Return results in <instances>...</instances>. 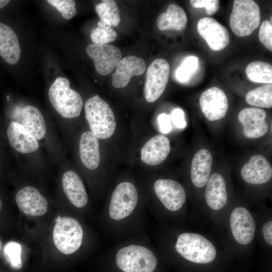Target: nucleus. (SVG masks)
<instances>
[{
	"label": "nucleus",
	"instance_id": "obj_1",
	"mask_svg": "<svg viewBox=\"0 0 272 272\" xmlns=\"http://www.w3.org/2000/svg\"><path fill=\"white\" fill-rule=\"evenodd\" d=\"M48 97L52 107L62 118L72 119L80 115L83 99L78 92L70 88L67 78L56 79L49 88Z\"/></svg>",
	"mask_w": 272,
	"mask_h": 272
},
{
	"label": "nucleus",
	"instance_id": "obj_2",
	"mask_svg": "<svg viewBox=\"0 0 272 272\" xmlns=\"http://www.w3.org/2000/svg\"><path fill=\"white\" fill-rule=\"evenodd\" d=\"M84 108L91 131L98 139H107L113 134L116 122L108 103L96 95L86 101Z\"/></svg>",
	"mask_w": 272,
	"mask_h": 272
},
{
	"label": "nucleus",
	"instance_id": "obj_3",
	"mask_svg": "<svg viewBox=\"0 0 272 272\" xmlns=\"http://www.w3.org/2000/svg\"><path fill=\"white\" fill-rule=\"evenodd\" d=\"M175 249L186 260L201 264L213 261L217 253L215 247L209 240L193 233L180 234L177 238Z\"/></svg>",
	"mask_w": 272,
	"mask_h": 272
},
{
	"label": "nucleus",
	"instance_id": "obj_4",
	"mask_svg": "<svg viewBox=\"0 0 272 272\" xmlns=\"http://www.w3.org/2000/svg\"><path fill=\"white\" fill-rule=\"evenodd\" d=\"M116 262L124 272H153L157 260L153 252L147 247L130 245L117 251Z\"/></svg>",
	"mask_w": 272,
	"mask_h": 272
},
{
	"label": "nucleus",
	"instance_id": "obj_5",
	"mask_svg": "<svg viewBox=\"0 0 272 272\" xmlns=\"http://www.w3.org/2000/svg\"><path fill=\"white\" fill-rule=\"evenodd\" d=\"M53 230V240L56 248L64 254L77 251L81 246L83 230L75 219L57 216Z\"/></svg>",
	"mask_w": 272,
	"mask_h": 272
},
{
	"label": "nucleus",
	"instance_id": "obj_6",
	"mask_svg": "<svg viewBox=\"0 0 272 272\" xmlns=\"http://www.w3.org/2000/svg\"><path fill=\"white\" fill-rule=\"evenodd\" d=\"M230 26L239 37L250 35L259 25V6L252 0H235L230 17Z\"/></svg>",
	"mask_w": 272,
	"mask_h": 272
},
{
	"label": "nucleus",
	"instance_id": "obj_7",
	"mask_svg": "<svg viewBox=\"0 0 272 272\" xmlns=\"http://www.w3.org/2000/svg\"><path fill=\"white\" fill-rule=\"evenodd\" d=\"M138 200L135 186L129 182H122L114 190L109 207L110 217L120 220L129 216L134 210Z\"/></svg>",
	"mask_w": 272,
	"mask_h": 272
},
{
	"label": "nucleus",
	"instance_id": "obj_8",
	"mask_svg": "<svg viewBox=\"0 0 272 272\" xmlns=\"http://www.w3.org/2000/svg\"><path fill=\"white\" fill-rule=\"evenodd\" d=\"M170 74V65L163 58L154 60L149 66L146 73L144 95L149 102L158 99L167 85Z\"/></svg>",
	"mask_w": 272,
	"mask_h": 272
},
{
	"label": "nucleus",
	"instance_id": "obj_9",
	"mask_svg": "<svg viewBox=\"0 0 272 272\" xmlns=\"http://www.w3.org/2000/svg\"><path fill=\"white\" fill-rule=\"evenodd\" d=\"M7 144L17 153L30 155L39 149V141L21 123L13 120L4 121Z\"/></svg>",
	"mask_w": 272,
	"mask_h": 272
},
{
	"label": "nucleus",
	"instance_id": "obj_10",
	"mask_svg": "<svg viewBox=\"0 0 272 272\" xmlns=\"http://www.w3.org/2000/svg\"><path fill=\"white\" fill-rule=\"evenodd\" d=\"M7 120H15L21 123L39 142L47 134V124L41 111L37 107L27 105L19 112L12 111Z\"/></svg>",
	"mask_w": 272,
	"mask_h": 272
},
{
	"label": "nucleus",
	"instance_id": "obj_11",
	"mask_svg": "<svg viewBox=\"0 0 272 272\" xmlns=\"http://www.w3.org/2000/svg\"><path fill=\"white\" fill-rule=\"evenodd\" d=\"M86 52L94 61L95 67L100 75L109 74L121 58V52L116 46L90 43L86 47Z\"/></svg>",
	"mask_w": 272,
	"mask_h": 272
},
{
	"label": "nucleus",
	"instance_id": "obj_12",
	"mask_svg": "<svg viewBox=\"0 0 272 272\" xmlns=\"http://www.w3.org/2000/svg\"><path fill=\"white\" fill-rule=\"evenodd\" d=\"M199 104L201 111L210 121H215L223 118L229 107L226 94L217 87H211L201 94Z\"/></svg>",
	"mask_w": 272,
	"mask_h": 272
},
{
	"label": "nucleus",
	"instance_id": "obj_13",
	"mask_svg": "<svg viewBox=\"0 0 272 272\" xmlns=\"http://www.w3.org/2000/svg\"><path fill=\"white\" fill-rule=\"evenodd\" d=\"M197 30L213 50H221L230 42L229 33L227 28L213 18H201L197 22Z\"/></svg>",
	"mask_w": 272,
	"mask_h": 272
},
{
	"label": "nucleus",
	"instance_id": "obj_14",
	"mask_svg": "<svg viewBox=\"0 0 272 272\" xmlns=\"http://www.w3.org/2000/svg\"><path fill=\"white\" fill-rule=\"evenodd\" d=\"M155 192L163 205L171 211L181 208L186 200L183 186L171 179H160L154 185Z\"/></svg>",
	"mask_w": 272,
	"mask_h": 272
},
{
	"label": "nucleus",
	"instance_id": "obj_15",
	"mask_svg": "<svg viewBox=\"0 0 272 272\" xmlns=\"http://www.w3.org/2000/svg\"><path fill=\"white\" fill-rule=\"evenodd\" d=\"M230 225L235 240L242 245H247L253 240L255 231L254 219L245 208L238 207L232 212Z\"/></svg>",
	"mask_w": 272,
	"mask_h": 272
},
{
	"label": "nucleus",
	"instance_id": "obj_16",
	"mask_svg": "<svg viewBox=\"0 0 272 272\" xmlns=\"http://www.w3.org/2000/svg\"><path fill=\"white\" fill-rule=\"evenodd\" d=\"M15 200L20 211L28 215L41 216L47 211L46 199L36 188L32 186H26L19 190Z\"/></svg>",
	"mask_w": 272,
	"mask_h": 272
},
{
	"label": "nucleus",
	"instance_id": "obj_17",
	"mask_svg": "<svg viewBox=\"0 0 272 272\" xmlns=\"http://www.w3.org/2000/svg\"><path fill=\"white\" fill-rule=\"evenodd\" d=\"M266 117V112L260 108L250 107L241 110L238 119L243 125L245 136L256 139L264 135L268 129Z\"/></svg>",
	"mask_w": 272,
	"mask_h": 272
},
{
	"label": "nucleus",
	"instance_id": "obj_18",
	"mask_svg": "<svg viewBox=\"0 0 272 272\" xmlns=\"http://www.w3.org/2000/svg\"><path fill=\"white\" fill-rule=\"evenodd\" d=\"M146 69V63L140 57L130 55L121 59L112 75L113 86L116 88L125 87L133 76L142 75Z\"/></svg>",
	"mask_w": 272,
	"mask_h": 272
},
{
	"label": "nucleus",
	"instance_id": "obj_19",
	"mask_svg": "<svg viewBox=\"0 0 272 272\" xmlns=\"http://www.w3.org/2000/svg\"><path fill=\"white\" fill-rule=\"evenodd\" d=\"M244 181L251 184H260L268 182L272 177L271 166L262 156H252L241 170Z\"/></svg>",
	"mask_w": 272,
	"mask_h": 272
},
{
	"label": "nucleus",
	"instance_id": "obj_20",
	"mask_svg": "<svg viewBox=\"0 0 272 272\" xmlns=\"http://www.w3.org/2000/svg\"><path fill=\"white\" fill-rule=\"evenodd\" d=\"M170 151L169 139L163 134H158L152 138L144 145L141 151V159L147 165H157L165 161Z\"/></svg>",
	"mask_w": 272,
	"mask_h": 272
},
{
	"label": "nucleus",
	"instance_id": "obj_21",
	"mask_svg": "<svg viewBox=\"0 0 272 272\" xmlns=\"http://www.w3.org/2000/svg\"><path fill=\"white\" fill-rule=\"evenodd\" d=\"M61 183L64 193L76 207L81 208L88 202V195L83 182L79 175L73 170L63 173Z\"/></svg>",
	"mask_w": 272,
	"mask_h": 272
},
{
	"label": "nucleus",
	"instance_id": "obj_22",
	"mask_svg": "<svg viewBox=\"0 0 272 272\" xmlns=\"http://www.w3.org/2000/svg\"><path fill=\"white\" fill-rule=\"evenodd\" d=\"M79 153L80 160L86 168L94 170L100 165L99 139L91 131H85L81 135Z\"/></svg>",
	"mask_w": 272,
	"mask_h": 272
},
{
	"label": "nucleus",
	"instance_id": "obj_23",
	"mask_svg": "<svg viewBox=\"0 0 272 272\" xmlns=\"http://www.w3.org/2000/svg\"><path fill=\"white\" fill-rule=\"evenodd\" d=\"M21 49L18 38L8 25L0 22V56L8 63H17L20 58Z\"/></svg>",
	"mask_w": 272,
	"mask_h": 272
},
{
	"label": "nucleus",
	"instance_id": "obj_24",
	"mask_svg": "<svg viewBox=\"0 0 272 272\" xmlns=\"http://www.w3.org/2000/svg\"><path fill=\"white\" fill-rule=\"evenodd\" d=\"M213 158L211 152L205 149L195 154L191 162V179L197 187H202L207 184L211 173Z\"/></svg>",
	"mask_w": 272,
	"mask_h": 272
},
{
	"label": "nucleus",
	"instance_id": "obj_25",
	"mask_svg": "<svg viewBox=\"0 0 272 272\" xmlns=\"http://www.w3.org/2000/svg\"><path fill=\"white\" fill-rule=\"evenodd\" d=\"M205 198L208 205L212 209H222L227 200L226 183L223 177L216 173L210 176L207 183Z\"/></svg>",
	"mask_w": 272,
	"mask_h": 272
},
{
	"label": "nucleus",
	"instance_id": "obj_26",
	"mask_svg": "<svg viewBox=\"0 0 272 272\" xmlns=\"http://www.w3.org/2000/svg\"><path fill=\"white\" fill-rule=\"evenodd\" d=\"M187 21L186 15L184 10L177 5L172 4L168 7L166 12L163 13L158 16L157 24L159 29L161 31H180L185 28Z\"/></svg>",
	"mask_w": 272,
	"mask_h": 272
},
{
	"label": "nucleus",
	"instance_id": "obj_27",
	"mask_svg": "<svg viewBox=\"0 0 272 272\" xmlns=\"http://www.w3.org/2000/svg\"><path fill=\"white\" fill-rule=\"evenodd\" d=\"M245 72L248 79L258 83H272V65L267 62L255 61L250 63Z\"/></svg>",
	"mask_w": 272,
	"mask_h": 272
},
{
	"label": "nucleus",
	"instance_id": "obj_28",
	"mask_svg": "<svg viewBox=\"0 0 272 272\" xmlns=\"http://www.w3.org/2000/svg\"><path fill=\"white\" fill-rule=\"evenodd\" d=\"M246 101L250 105L270 108L272 107V84H267L250 91Z\"/></svg>",
	"mask_w": 272,
	"mask_h": 272
},
{
	"label": "nucleus",
	"instance_id": "obj_29",
	"mask_svg": "<svg viewBox=\"0 0 272 272\" xmlns=\"http://www.w3.org/2000/svg\"><path fill=\"white\" fill-rule=\"evenodd\" d=\"M117 38L116 31L112 28L110 22L106 19H100L97 27L91 31L90 38L93 43L106 44L114 41Z\"/></svg>",
	"mask_w": 272,
	"mask_h": 272
},
{
	"label": "nucleus",
	"instance_id": "obj_30",
	"mask_svg": "<svg viewBox=\"0 0 272 272\" xmlns=\"http://www.w3.org/2000/svg\"><path fill=\"white\" fill-rule=\"evenodd\" d=\"M95 11L100 19L108 20L113 26H117L120 22L119 9L115 1L103 0L96 5Z\"/></svg>",
	"mask_w": 272,
	"mask_h": 272
},
{
	"label": "nucleus",
	"instance_id": "obj_31",
	"mask_svg": "<svg viewBox=\"0 0 272 272\" xmlns=\"http://www.w3.org/2000/svg\"><path fill=\"white\" fill-rule=\"evenodd\" d=\"M21 245L17 242H8L4 247V256L10 266L15 269L22 267Z\"/></svg>",
	"mask_w": 272,
	"mask_h": 272
},
{
	"label": "nucleus",
	"instance_id": "obj_32",
	"mask_svg": "<svg viewBox=\"0 0 272 272\" xmlns=\"http://www.w3.org/2000/svg\"><path fill=\"white\" fill-rule=\"evenodd\" d=\"M198 65L197 57L194 56H188L176 70V79L180 82H187L197 70Z\"/></svg>",
	"mask_w": 272,
	"mask_h": 272
},
{
	"label": "nucleus",
	"instance_id": "obj_33",
	"mask_svg": "<svg viewBox=\"0 0 272 272\" xmlns=\"http://www.w3.org/2000/svg\"><path fill=\"white\" fill-rule=\"evenodd\" d=\"M47 2L56 8L65 19H71L76 14L75 2L73 0H48Z\"/></svg>",
	"mask_w": 272,
	"mask_h": 272
},
{
	"label": "nucleus",
	"instance_id": "obj_34",
	"mask_svg": "<svg viewBox=\"0 0 272 272\" xmlns=\"http://www.w3.org/2000/svg\"><path fill=\"white\" fill-rule=\"evenodd\" d=\"M260 41L269 50L272 51V25L271 23L265 20L261 24L259 30Z\"/></svg>",
	"mask_w": 272,
	"mask_h": 272
},
{
	"label": "nucleus",
	"instance_id": "obj_35",
	"mask_svg": "<svg viewBox=\"0 0 272 272\" xmlns=\"http://www.w3.org/2000/svg\"><path fill=\"white\" fill-rule=\"evenodd\" d=\"M189 2L193 8H205L206 12L209 15L216 13L220 6L219 1L218 0H191Z\"/></svg>",
	"mask_w": 272,
	"mask_h": 272
},
{
	"label": "nucleus",
	"instance_id": "obj_36",
	"mask_svg": "<svg viewBox=\"0 0 272 272\" xmlns=\"http://www.w3.org/2000/svg\"><path fill=\"white\" fill-rule=\"evenodd\" d=\"M171 121L174 125L177 128H183L186 125V122L184 118V113L180 108H175L172 110L170 115Z\"/></svg>",
	"mask_w": 272,
	"mask_h": 272
},
{
	"label": "nucleus",
	"instance_id": "obj_37",
	"mask_svg": "<svg viewBox=\"0 0 272 272\" xmlns=\"http://www.w3.org/2000/svg\"><path fill=\"white\" fill-rule=\"evenodd\" d=\"M157 120L162 133H167L171 130L172 121L170 115L162 113L158 116Z\"/></svg>",
	"mask_w": 272,
	"mask_h": 272
},
{
	"label": "nucleus",
	"instance_id": "obj_38",
	"mask_svg": "<svg viewBox=\"0 0 272 272\" xmlns=\"http://www.w3.org/2000/svg\"><path fill=\"white\" fill-rule=\"evenodd\" d=\"M272 221L266 223L262 228V234L264 240L270 245H272Z\"/></svg>",
	"mask_w": 272,
	"mask_h": 272
},
{
	"label": "nucleus",
	"instance_id": "obj_39",
	"mask_svg": "<svg viewBox=\"0 0 272 272\" xmlns=\"http://www.w3.org/2000/svg\"><path fill=\"white\" fill-rule=\"evenodd\" d=\"M7 145L4 121L0 118V147L4 148Z\"/></svg>",
	"mask_w": 272,
	"mask_h": 272
},
{
	"label": "nucleus",
	"instance_id": "obj_40",
	"mask_svg": "<svg viewBox=\"0 0 272 272\" xmlns=\"http://www.w3.org/2000/svg\"><path fill=\"white\" fill-rule=\"evenodd\" d=\"M3 149L4 148L0 147V169L6 165H7L6 156Z\"/></svg>",
	"mask_w": 272,
	"mask_h": 272
},
{
	"label": "nucleus",
	"instance_id": "obj_41",
	"mask_svg": "<svg viewBox=\"0 0 272 272\" xmlns=\"http://www.w3.org/2000/svg\"><path fill=\"white\" fill-rule=\"evenodd\" d=\"M10 2V1L0 0V9H2L6 7Z\"/></svg>",
	"mask_w": 272,
	"mask_h": 272
},
{
	"label": "nucleus",
	"instance_id": "obj_42",
	"mask_svg": "<svg viewBox=\"0 0 272 272\" xmlns=\"http://www.w3.org/2000/svg\"><path fill=\"white\" fill-rule=\"evenodd\" d=\"M2 201L1 198L0 197V211L2 209Z\"/></svg>",
	"mask_w": 272,
	"mask_h": 272
}]
</instances>
